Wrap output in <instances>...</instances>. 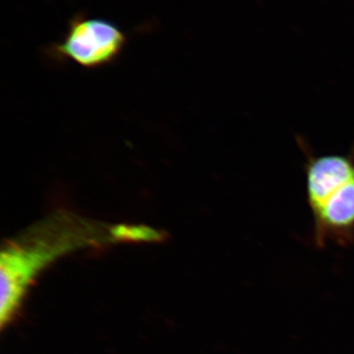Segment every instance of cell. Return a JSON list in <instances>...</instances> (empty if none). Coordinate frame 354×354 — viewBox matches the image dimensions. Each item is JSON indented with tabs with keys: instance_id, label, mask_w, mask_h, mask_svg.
<instances>
[{
	"instance_id": "cell-2",
	"label": "cell",
	"mask_w": 354,
	"mask_h": 354,
	"mask_svg": "<svg viewBox=\"0 0 354 354\" xmlns=\"http://www.w3.org/2000/svg\"><path fill=\"white\" fill-rule=\"evenodd\" d=\"M306 157V197L314 220L316 241L348 244L354 241V149L349 153L314 155L298 139Z\"/></svg>"
},
{
	"instance_id": "cell-1",
	"label": "cell",
	"mask_w": 354,
	"mask_h": 354,
	"mask_svg": "<svg viewBox=\"0 0 354 354\" xmlns=\"http://www.w3.org/2000/svg\"><path fill=\"white\" fill-rule=\"evenodd\" d=\"M115 225L59 212L38 221L3 244L0 256V325L12 322L26 295L53 263L86 248L120 243Z\"/></svg>"
},
{
	"instance_id": "cell-3",
	"label": "cell",
	"mask_w": 354,
	"mask_h": 354,
	"mask_svg": "<svg viewBox=\"0 0 354 354\" xmlns=\"http://www.w3.org/2000/svg\"><path fill=\"white\" fill-rule=\"evenodd\" d=\"M127 41L115 23L78 12L70 19L64 39L48 48V55L85 68H99L115 62Z\"/></svg>"
}]
</instances>
